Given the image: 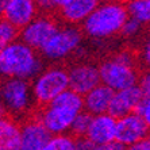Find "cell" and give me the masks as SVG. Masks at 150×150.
Instances as JSON below:
<instances>
[{
  "mask_svg": "<svg viewBox=\"0 0 150 150\" xmlns=\"http://www.w3.org/2000/svg\"><path fill=\"white\" fill-rule=\"evenodd\" d=\"M0 70L7 79L34 80L43 72V59L37 50L16 41L0 50Z\"/></svg>",
  "mask_w": 150,
  "mask_h": 150,
  "instance_id": "1",
  "label": "cell"
},
{
  "mask_svg": "<svg viewBox=\"0 0 150 150\" xmlns=\"http://www.w3.org/2000/svg\"><path fill=\"white\" fill-rule=\"evenodd\" d=\"M83 111L84 96L69 88L49 105L42 107L38 119L52 135H64L70 133L74 119Z\"/></svg>",
  "mask_w": 150,
  "mask_h": 150,
  "instance_id": "2",
  "label": "cell"
},
{
  "mask_svg": "<svg viewBox=\"0 0 150 150\" xmlns=\"http://www.w3.org/2000/svg\"><path fill=\"white\" fill-rule=\"evenodd\" d=\"M138 56L131 50H120L114 56L101 61L99 65L101 84L108 87L114 92H119L127 88L138 85Z\"/></svg>",
  "mask_w": 150,
  "mask_h": 150,
  "instance_id": "3",
  "label": "cell"
},
{
  "mask_svg": "<svg viewBox=\"0 0 150 150\" xmlns=\"http://www.w3.org/2000/svg\"><path fill=\"white\" fill-rule=\"evenodd\" d=\"M127 6L118 1L100 3L83 25V33L91 39H107L122 33L129 19Z\"/></svg>",
  "mask_w": 150,
  "mask_h": 150,
  "instance_id": "4",
  "label": "cell"
},
{
  "mask_svg": "<svg viewBox=\"0 0 150 150\" xmlns=\"http://www.w3.org/2000/svg\"><path fill=\"white\" fill-rule=\"evenodd\" d=\"M35 103L42 107L49 105L61 93L69 89L68 69L59 65H53L43 69L31 83Z\"/></svg>",
  "mask_w": 150,
  "mask_h": 150,
  "instance_id": "5",
  "label": "cell"
},
{
  "mask_svg": "<svg viewBox=\"0 0 150 150\" xmlns=\"http://www.w3.org/2000/svg\"><path fill=\"white\" fill-rule=\"evenodd\" d=\"M1 108L8 112L10 118L27 115L35 103L31 84L21 79L4 80L1 85Z\"/></svg>",
  "mask_w": 150,
  "mask_h": 150,
  "instance_id": "6",
  "label": "cell"
},
{
  "mask_svg": "<svg viewBox=\"0 0 150 150\" xmlns=\"http://www.w3.org/2000/svg\"><path fill=\"white\" fill-rule=\"evenodd\" d=\"M83 34V30L77 26H59L58 31L53 35V38L41 50L42 58L53 62L67 59L81 46Z\"/></svg>",
  "mask_w": 150,
  "mask_h": 150,
  "instance_id": "7",
  "label": "cell"
},
{
  "mask_svg": "<svg viewBox=\"0 0 150 150\" xmlns=\"http://www.w3.org/2000/svg\"><path fill=\"white\" fill-rule=\"evenodd\" d=\"M58 23L52 15L38 14L34 21L21 30V41L34 50L41 52L53 35L58 31Z\"/></svg>",
  "mask_w": 150,
  "mask_h": 150,
  "instance_id": "8",
  "label": "cell"
},
{
  "mask_svg": "<svg viewBox=\"0 0 150 150\" xmlns=\"http://www.w3.org/2000/svg\"><path fill=\"white\" fill-rule=\"evenodd\" d=\"M69 88L81 96L99 87L101 84L100 69L92 62H77L68 69Z\"/></svg>",
  "mask_w": 150,
  "mask_h": 150,
  "instance_id": "9",
  "label": "cell"
},
{
  "mask_svg": "<svg viewBox=\"0 0 150 150\" xmlns=\"http://www.w3.org/2000/svg\"><path fill=\"white\" fill-rule=\"evenodd\" d=\"M3 19L23 30L38 16V3L33 0H3L0 4Z\"/></svg>",
  "mask_w": 150,
  "mask_h": 150,
  "instance_id": "10",
  "label": "cell"
},
{
  "mask_svg": "<svg viewBox=\"0 0 150 150\" xmlns=\"http://www.w3.org/2000/svg\"><path fill=\"white\" fill-rule=\"evenodd\" d=\"M149 133V126L146 125L142 116L138 112H135V114H130L125 118L118 119L115 141L123 146L129 147L141 141L147 139Z\"/></svg>",
  "mask_w": 150,
  "mask_h": 150,
  "instance_id": "11",
  "label": "cell"
},
{
  "mask_svg": "<svg viewBox=\"0 0 150 150\" xmlns=\"http://www.w3.org/2000/svg\"><path fill=\"white\" fill-rule=\"evenodd\" d=\"M99 4L96 0H58V14L65 25H84Z\"/></svg>",
  "mask_w": 150,
  "mask_h": 150,
  "instance_id": "12",
  "label": "cell"
},
{
  "mask_svg": "<svg viewBox=\"0 0 150 150\" xmlns=\"http://www.w3.org/2000/svg\"><path fill=\"white\" fill-rule=\"evenodd\" d=\"M143 100H145V96L138 85L115 92L108 114L115 119L125 118L130 114H135L138 112Z\"/></svg>",
  "mask_w": 150,
  "mask_h": 150,
  "instance_id": "13",
  "label": "cell"
},
{
  "mask_svg": "<svg viewBox=\"0 0 150 150\" xmlns=\"http://www.w3.org/2000/svg\"><path fill=\"white\" fill-rule=\"evenodd\" d=\"M52 137L38 118L27 119L22 125L21 150H43Z\"/></svg>",
  "mask_w": 150,
  "mask_h": 150,
  "instance_id": "14",
  "label": "cell"
},
{
  "mask_svg": "<svg viewBox=\"0 0 150 150\" xmlns=\"http://www.w3.org/2000/svg\"><path fill=\"white\" fill-rule=\"evenodd\" d=\"M116 123L118 119L110 114L92 116L91 126L85 138H88L96 146L114 142L116 138Z\"/></svg>",
  "mask_w": 150,
  "mask_h": 150,
  "instance_id": "15",
  "label": "cell"
},
{
  "mask_svg": "<svg viewBox=\"0 0 150 150\" xmlns=\"http://www.w3.org/2000/svg\"><path fill=\"white\" fill-rule=\"evenodd\" d=\"M114 95L115 92L112 89L105 87L104 84H100L84 96V111H87L92 116L108 114Z\"/></svg>",
  "mask_w": 150,
  "mask_h": 150,
  "instance_id": "16",
  "label": "cell"
},
{
  "mask_svg": "<svg viewBox=\"0 0 150 150\" xmlns=\"http://www.w3.org/2000/svg\"><path fill=\"white\" fill-rule=\"evenodd\" d=\"M22 126L14 118H1L0 122V150H21Z\"/></svg>",
  "mask_w": 150,
  "mask_h": 150,
  "instance_id": "17",
  "label": "cell"
},
{
  "mask_svg": "<svg viewBox=\"0 0 150 150\" xmlns=\"http://www.w3.org/2000/svg\"><path fill=\"white\" fill-rule=\"evenodd\" d=\"M129 16L139 22L141 25L150 23V0H134L126 4Z\"/></svg>",
  "mask_w": 150,
  "mask_h": 150,
  "instance_id": "18",
  "label": "cell"
},
{
  "mask_svg": "<svg viewBox=\"0 0 150 150\" xmlns=\"http://www.w3.org/2000/svg\"><path fill=\"white\" fill-rule=\"evenodd\" d=\"M77 139L70 134L53 135L43 150H76Z\"/></svg>",
  "mask_w": 150,
  "mask_h": 150,
  "instance_id": "19",
  "label": "cell"
},
{
  "mask_svg": "<svg viewBox=\"0 0 150 150\" xmlns=\"http://www.w3.org/2000/svg\"><path fill=\"white\" fill-rule=\"evenodd\" d=\"M92 122V115L88 114L87 111L80 112L77 118L74 119L73 125H72V129H70V135H73L74 138H85L88 134V130H89V126Z\"/></svg>",
  "mask_w": 150,
  "mask_h": 150,
  "instance_id": "20",
  "label": "cell"
},
{
  "mask_svg": "<svg viewBox=\"0 0 150 150\" xmlns=\"http://www.w3.org/2000/svg\"><path fill=\"white\" fill-rule=\"evenodd\" d=\"M18 37H21L19 28H16L14 25H11L3 19L0 23V46L4 47L10 43H14L16 42Z\"/></svg>",
  "mask_w": 150,
  "mask_h": 150,
  "instance_id": "21",
  "label": "cell"
},
{
  "mask_svg": "<svg viewBox=\"0 0 150 150\" xmlns=\"http://www.w3.org/2000/svg\"><path fill=\"white\" fill-rule=\"evenodd\" d=\"M142 27H143V25H141L139 22H137L133 18H129L127 22L125 23V26H123L120 34L125 38H135L137 35L142 31Z\"/></svg>",
  "mask_w": 150,
  "mask_h": 150,
  "instance_id": "22",
  "label": "cell"
},
{
  "mask_svg": "<svg viewBox=\"0 0 150 150\" xmlns=\"http://www.w3.org/2000/svg\"><path fill=\"white\" fill-rule=\"evenodd\" d=\"M138 58L145 70H150V38H147L142 43L139 53H138Z\"/></svg>",
  "mask_w": 150,
  "mask_h": 150,
  "instance_id": "23",
  "label": "cell"
},
{
  "mask_svg": "<svg viewBox=\"0 0 150 150\" xmlns=\"http://www.w3.org/2000/svg\"><path fill=\"white\" fill-rule=\"evenodd\" d=\"M138 87L142 91L145 99H149L150 98V70H143L141 73Z\"/></svg>",
  "mask_w": 150,
  "mask_h": 150,
  "instance_id": "24",
  "label": "cell"
},
{
  "mask_svg": "<svg viewBox=\"0 0 150 150\" xmlns=\"http://www.w3.org/2000/svg\"><path fill=\"white\" fill-rule=\"evenodd\" d=\"M138 114L143 118V120L146 122V125L149 126L150 129V98L149 99H145L141 104L139 110H138Z\"/></svg>",
  "mask_w": 150,
  "mask_h": 150,
  "instance_id": "25",
  "label": "cell"
},
{
  "mask_svg": "<svg viewBox=\"0 0 150 150\" xmlns=\"http://www.w3.org/2000/svg\"><path fill=\"white\" fill-rule=\"evenodd\" d=\"M93 150H126V146H123L119 142L114 141V142L105 143V145H98V146L95 145Z\"/></svg>",
  "mask_w": 150,
  "mask_h": 150,
  "instance_id": "26",
  "label": "cell"
},
{
  "mask_svg": "<svg viewBox=\"0 0 150 150\" xmlns=\"http://www.w3.org/2000/svg\"><path fill=\"white\" fill-rule=\"evenodd\" d=\"M95 145L88 138H79L76 142V150H93Z\"/></svg>",
  "mask_w": 150,
  "mask_h": 150,
  "instance_id": "27",
  "label": "cell"
},
{
  "mask_svg": "<svg viewBox=\"0 0 150 150\" xmlns=\"http://www.w3.org/2000/svg\"><path fill=\"white\" fill-rule=\"evenodd\" d=\"M126 150H150V143L145 139V141H141V142L135 143V145H131V146L126 147Z\"/></svg>",
  "mask_w": 150,
  "mask_h": 150,
  "instance_id": "28",
  "label": "cell"
},
{
  "mask_svg": "<svg viewBox=\"0 0 150 150\" xmlns=\"http://www.w3.org/2000/svg\"><path fill=\"white\" fill-rule=\"evenodd\" d=\"M146 141L150 143V133H149V135H147V139H146Z\"/></svg>",
  "mask_w": 150,
  "mask_h": 150,
  "instance_id": "29",
  "label": "cell"
}]
</instances>
